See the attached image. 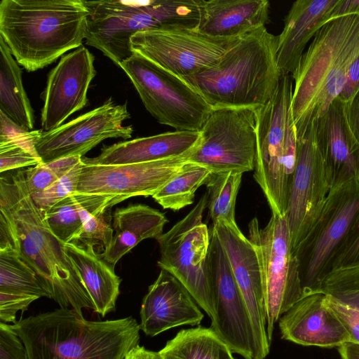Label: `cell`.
<instances>
[{
	"mask_svg": "<svg viewBox=\"0 0 359 359\" xmlns=\"http://www.w3.org/2000/svg\"><path fill=\"white\" fill-rule=\"evenodd\" d=\"M0 210L12 222L20 255L34 269L48 298L83 317L93 303L59 240L45 222L28 191L25 170L1 177Z\"/></svg>",
	"mask_w": 359,
	"mask_h": 359,
	"instance_id": "6da1fadb",
	"label": "cell"
},
{
	"mask_svg": "<svg viewBox=\"0 0 359 359\" xmlns=\"http://www.w3.org/2000/svg\"><path fill=\"white\" fill-rule=\"evenodd\" d=\"M11 327L29 359H124L139 345L141 330L132 316L92 321L62 308L20 318Z\"/></svg>",
	"mask_w": 359,
	"mask_h": 359,
	"instance_id": "7a4b0ae2",
	"label": "cell"
},
{
	"mask_svg": "<svg viewBox=\"0 0 359 359\" xmlns=\"http://www.w3.org/2000/svg\"><path fill=\"white\" fill-rule=\"evenodd\" d=\"M358 52L359 14L332 19L317 32L291 74L297 141L340 95Z\"/></svg>",
	"mask_w": 359,
	"mask_h": 359,
	"instance_id": "3957f363",
	"label": "cell"
},
{
	"mask_svg": "<svg viewBox=\"0 0 359 359\" xmlns=\"http://www.w3.org/2000/svg\"><path fill=\"white\" fill-rule=\"evenodd\" d=\"M88 15L83 0H1L0 36L18 65L34 72L82 46Z\"/></svg>",
	"mask_w": 359,
	"mask_h": 359,
	"instance_id": "277c9868",
	"label": "cell"
},
{
	"mask_svg": "<svg viewBox=\"0 0 359 359\" xmlns=\"http://www.w3.org/2000/svg\"><path fill=\"white\" fill-rule=\"evenodd\" d=\"M276 52L277 36L262 27L243 36L213 67L182 79L212 109H257L279 84Z\"/></svg>",
	"mask_w": 359,
	"mask_h": 359,
	"instance_id": "5b68a950",
	"label": "cell"
},
{
	"mask_svg": "<svg viewBox=\"0 0 359 359\" xmlns=\"http://www.w3.org/2000/svg\"><path fill=\"white\" fill-rule=\"evenodd\" d=\"M83 2L88 12L86 43L118 67L133 54L130 39L135 34L155 29H196L201 16L199 0Z\"/></svg>",
	"mask_w": 359,
	"mask_h": 359,
	"instance_id": "8992f818",
	"label": "cell"
},
{
	"mask_svg": "<svg viewBox=\"0 0 359 359\" xmlns=\"http://www.w3.org/2000/svg\"><path fill=\"white\" fill-rule=\"evenodd\" d=\"M293 79L283 74L272 97L256 109L254 178L272 214L286 215L296 167L297 138L292 114Z\"/></svg>",
	"mask_w": 359,
	"mask_h": 359,
	"instance_id": "52a82bcc",
	"label": "cell"
},
{
	"mask_svg": "<svg viewBox=\"0 0 359 359\" xmlns=\"http://www.w3.org/2000/svg\"><path fill=\"white\" fill-rule=\"evenodd\" d=\"M248 232L259 262L266 334L271 344L275 323L303 296L299 262L292 248L285 216L272 214L263 228L254 217Z\"/></svg>",
	"mask_w": 359,
	"mask_h": 359,
	"instance_id": "ba28073f",
	"label": "cell"
},
{
	"mask_svg": "<svg viewBox=\"0 0 359 359\" xmlns=\"http://www.w3.org/2000/svg\"><path fill=\"white\" fill-rule=\"evenodd\" d=\"M119 67L159 123L177 131H200L212 108L182 78L135 52Z\"/></svg>",
	"mask_w": 359,
	"mask_h": 359,
	"instance_id": "9c48e42d",
	"label": "cell"
},
{
	"mask_svg": "<svg viewBox=\"0 0 359 359\" xmlns=\"http://www.w3.org/2000/svg\"><path fill=\"white\" fill-rule=\"evenodd\" d=\"M207 203L206 192L184 218L156 240L161 254L158 266L175 277L211 319L214 304L208 266L210 232L203 222Z\"/></svg>",
	"mask_w": 359,
	"mask_h": 359,
	"instance_id": "30bf717a",
	"label": "cell"
},
{
	"mask_svg": "<svg viewBox=\"0 0 359 359\" xmlns=\"http://www.w3.org/2000/svg\"><path fill=\"white\" fill-rule=\"evenodd\" d=\"M359 216V181L330 191L320 216L295 251L303 294L316 292Z\"/></svg>",
	"mask_w": 359,
	"mask_h": 359,
	"instance_id": "8fae6325",
	"label": "cell"
},
{
	"mask_svg": "<svg viewBox=\"0 0 359 359\" xmlns=\"http://www.w3.org/2000/svg\"><path fill=\"white\" fill-rule=\"evenodd\" d=\"M200 140L188 161L212 173H244L255 170L257 114L250 108L212 109L200 130Z\"/></svg>",
	"mask_w": 359,
	"mask_h": 359,
	"instance_id": "7c38bea8",
	"label": "cell"
},
{
	"mask_svg": "<svg viewBox=\"0 0 359 359\" xmlns=\"http://www.w3.org/2000/svg\"><path fill=\"white\" fill-rule=\"evenodd\" d=\"M243 37L217 38L196 29L148 30L131 37L137 53L182 78L215 65Z\"/></svg>",
	"mask_w": 359,
	"mask_h": 359,
	"instance_id": "4fadbf2b",
	"label": "cell"
},
{
	"mask_svg": "<svg viewBox=\"0 0 359 359\" xmlns=\"http://www.w3.org/2000/svg\"><path fill=\"white\" fill-rule=\"evenodd\" d=\"M208 266L214 304L210 328L232 353L244 359H254L255 339L252 320L226 252L212 229Z\"/></svg>",
	"mask_w": 359,
	"mask_h": 359,
	"instance_id": "5bb4252c",
	"label": "cell"
},
{
	"mask_svg": "<svg viewBox=\"0 0 359 359\" xmlns=\"http://www.w3.org/2000/svg\"><path fill=\"white\" fill-rule=\"evenodd\" d=\"M130 118L127 103L116 104L109 97L101 106L67 123L50 131H42L35 142L36 152L43 163L82 157L106 139L130 138L133 126H123Z\"/></svg>",
	"mask_w": 359,
	"mask_h": 359,
	"instance_id": "9a60e30c",
	"label": "cell"
},
{
	"mask_svg": "<svg viewBox=\"0 0 359 359\" xmlns=\"http://www.w3.org/2000/svg\"><path fill=\"white\" fill-rule=\"evenodd\" d=\"M330 191L313 123L297 141L296 167L285 215L294 254L320 216Z\"/></svg>",
	"mask_w": 359,
	"mask_h": 359,
	"instance_id": "2e32d148",
	"label": "cell"
},
{
	"mask_svg": "<svg viewBox=\"0 0 359 359\" xmlns=\"http://www.w3.org/2000/svg\"><path fill=\"white\" fill-rule=\"evenodd\" d=\"M191 152L140 163L90 165L83 162L76 192L119 196L124 200L137 196H152L181 170Z\"/></svg>",
	"mask_w": 359,
	"mask_h": 359,
	"instance_id": "e0dca14e",
	"label": "cell"
},
{
	"mask_svg": "<svg viewBox=\"0 0 359 359\" xmlns=\"http://www.w3.org/2000/svg\"><path fill=\"white\" fill-rule=\"evenodd\" d=\"M231 265L234 278L248 308L255 334L254 359H264L269 353L262 277L257 251L237 224L223 221L213 224Z\"/></svg>",
	"mask_w": 359,
	"mask_h": 359,
	"instance_id": "ac0fdd59",
	"label": "cell"
},
{
	"mask_svg": "<svg viewBox=\"0 0 359 359\" xmlns=\"http://www.w3.org/2000/svg\"><path fill=\"white\" fill-rule=\"evenodd\" d=\"M95 57L83 46L62 56L49 72L42 94L41 124L45 131L63 124L88 101L87 92L96 75Z\"/></svg>",
	"mask_w": 359,
	"mask_h": 359,
	"instance_id": "d6986e66",
	"label": "cell"
},
{
	"mask_svg": "<svg viewBox=\"0 0 359 359\" xmlns=\"http://www.w3.org/2000/svg\"><path fill=\"white\" fill-rule=\"evenodd\" d=\"M282 339L302 346L339 347L353 341L345 324L320 292L303 294L279 319Z\"/></svg>",
	"mask_w": 359,
	"mask_h": 359,
	"instance_id": "ffe728a7",
	"label": "cell"
},
{
	"mask_svg": "<svg viewBox=\"0 0 359 359\" xmlns=\"http://www.w3.org/2000/svg\"><path fill=\"white\" fill-rule=\"evenodd\" d=\"M314 126L330 191L359 181V142L349 128L345 102L334 100Z\"/></svg>",
	"mask_w": 359,
	"mask_h": 359,
	"instance_id": "44dd1931",
	"label": "cell"
},
{
	"mask_svg": "<svg viewBox=\"0 0 359 359\" xmlns=\"http://www.w3.org/2000/svg\"><path fill=\"white\" fill-rule=\"evenodd\" d=\"M196 304L175 277L161 269L142 299L140 329L154 337L175 327L198 325L204 316Z\"/></svg>",
	"mask_w": 359,
	"mask_h": 359,
	"instance_id": "7402d4cb",
	"label": "cell"
},
{
	"mask_svg": "<svg viewBox=\"0 0 359 359\" xmlns=\"http://www.w3.org/2000/svg\"><path fill=\"white\" fill-rule=\"evenodd\" d=\"M339 0H297L284 19L277 36L276 57L281 74H292L309 41L328 21Z\"/></svg>",
	"mask_w": 359,
	"mask_h": 359,
	"instance_id": "603a6c76",
	"label": "cell"
},
{
	"mask_svg": "<svg viewBox=\"0 0 359 359\" xmlns=\"http://www.w3.org/2000/svg\"><path fill=\"white\" fill-rule=\"evenodd\" d=\"M200 131H174L136 138L104 147L94 158H82L85 164L123 165L152 162L191 152L198 144Z\"/></svg>",
	"mask_w": 359,
	"mask_h": 359,
	"instance_id": "cb8c5ba5",
	"label": "cell"
},
{
	"mask_svg": "<svg viewBox=\"0 0 359 359\" xmlns=\"http://www.w3.org/2000/svg\"><path fill=\"white\" fill-rule=\"evenodd\" d=\"M199 6L196 30L212 37H243L269 22L267 0H199Z\"/></svg>",
	"mask_w": 359,
	"mask_h": 359,
	"instance_id": "d4e9b609",
	"label": "cell"
},
{
	"mask_svg": "<svg viewBox=\"0 0 359 359\" xmlns=\"http://www.w3.org/2000/svg\"><path fill=\"white\" fill-rule=\"evenodd\" d=\"M65 250L93 303V311L102 317L114 311L121 279L96 252L93 242L65 243Z\"/></svg>",
	"mask_w": 359,
	"mask_h": 359,
	"instance_id": "484cf974",
	"label": "cell"
},
{
	"mask_svg": "<svg viewBox=\"0 0 359 359\" xmlns=\"http://www.w3.org/2000/svg\"><path fill=\"white\" fill-rule=\"evenodd\" d=\"M167 222L163 212L147 205L117 208L113 215L112 241L101 256L114 268L120 259L140 242L160 236Z\"/></svg>",
	"mask_w": 359,
	"mask_h": 359,
	"instance_id": "4316f807",
	"label": "cell"
},
{
	"mask_svg": "<svg viewBox=\"0 0 359 359\" xmlns=\"http://www.w3.org/2000/svg\"><path fill=\"white\" fill-rule=\"evenodd\" d=\"M0 111L25 130H33L34 110L23 86L22 69L1 36Z\"/></svg>",
	"mask_w": 359,
	"mask_h": 359,
	"instance_id": "83f0119b",
	"label": "cell"
},
{
	"mask_svg": "<svg viewBox=\"0 0 359 359\" xmlns=\"http://www.w3.org/2000/svg\"><path fill=\"white\" fill-rule=\"evenodd\" d=\"M158 353L161 359H234L215 332L203 327L180 330Z\"/></svg>",
	"mask_w": 359,
	"mask_h": 359,
	"instance_id": "f1b7e54d",
	"label": "cell"
},
{
	"mask_svg": "<svg viewBox=\"0 0 359 359\" xmlns=\"http://www.w3.org/2000/svg\"><path fill=\"white\" fill-rule=\"evenodd\" d=\"M211 173L206 168L187 161L152 197L163 208L177 211L194 203L196 190L205 184Z\"/></svg>",
	"mask_w": 359,
	"mask_h": 359,
	"instance_id": "f546056e",
	"label": "cell"
},
{
	"mask_svg": "<svg viewBox=\"0 0 359 359\" xmlns=\"http://www.w3.org/2000/svg\"><path fill=\"white\" fill-rule=\"evenodd\" d=\"M242 175L233 172L211 173L207 180V207L213 224L223 221L229 224H237L235 206Z\"/></svg>",
	"mask_w": 359,
	"mask_h": 359,
	"instance_id": "4dcf8cb0",
	"label": "cell"
},
{
	"mask_svg": "<svg viewBox=\"0 0 359 359\" xmlns=\"http://www.w3.org/2000/svg\"><path fill=\"white\" fill-rule=\"evenodd\" d=\"M87 196L76 192L70 194L42 214L48 226L64 243L79 240L83 226L80 210Z\"/></svg>",
	"mask_w": 359,
	"mask_h": 359,
	"instance_id": "1f68e13d",
	"label": "cell"
},
{
	"mask_svg": "<svg viewBox=\"0 0 359 359\" xmlns=\"http://www.w3.org/2000/svg\"><path fill=\"white\" fill-rule=\"evenodd\" d=\"M0 291L48 298L36 272L15 252H0Z\"/></svg>",
	"mask_w": 359,
	"mask_h": 359,
	"instance_id": "d6a6232c",
	"label": "cell"
},
{
	"mask_svg": "<svg viewBox=\"0 0 359 359\" xmlns=\"http://www.w3.org/2000/svg\"><path fill=\"white\" fill-rule=\"evenodd\" d=\"M317 291L339 305L359 311V264L332 270L320 282Z\"/></svg>",
	"mask_w": 359,
	"mask_h": 359,
	"instance_id": "836d02e7",
	"label": "cell"
},
{
	"mask_svg": "<svg viewBox=\"0 0 359 359\" xmlns=\"http://www.w3.org/2000/svg\"><path fill=\"white\" fill-rule=\"evenodd\" d=\"M81 161L80 156H72L41 163L25 170V181L30 196L49 187Z\"/></svg>",
	"mask_w": 359,
	"mask_h": 359,
	"instance_id": "e575fe53",
	"label": "cell"
},
{
	"mask_svg": "<svg viewBox=\"0 0 359 359\" xmlns=\"http://www.w3.org/2000/svg\"><path fill=\"white\" fill-rule=\"evenodd\" d=\"M82 165L81 161L49 187L31 196L41 214L59 201L76 193Z\"/></svg>",
	"mask_w": 359,
	"mask_h": 359,
	"instance_id": "d590c367",
	"label": "cell"
},
{
	"mask_svg": "<svg viewBox=\"0 0 359 359\" xmlns=\"http://www.w3.org/2000/svg\"><path fill=\"white\" fill-rule=\"evenodd\" d=\"M109 210H102L88 216L83 222L79 240L99 241L102 243L104 250H107L114 236V229L110 224L111 217L109 214Z\"/></svg>",
	"mask_w": 359,
	"mask_h": 359,
	"instance_id": "8d00e7d4",
	"label": "cell"
},
{
	"mask_svg": "<svg viewBox=\"0 0 359 359\" xmlns=\"http://www.w3.org/2000/svg\"><path fill=\"white\" fill-rule=\"evenodd\" d=\"M43 163L40 156L22 145L13 142L0 143V172Z\"/></svg>",
	"mask_w": 359,
	"mask_h": 359,
	"instance_id": "74e56055",
	"label": "cell"
},
{
	"mask_svg": "<svg viewBox=\"0 0 359 359\" xmlns=\"http://www.w3.org/2000/svg\"><path fill=\"white\" fill-rule=\"evenodd\" d=\"M0 143H16L39 156L35 148V142L42 130L27 131L1 111H0Z\"/></svg>",
	"mask_w": 359,
	"mask_h": 359,
	"instance_id": "f35d334b",
	"label": "cell"
},
{
	"mask_svg": "<svg viewBox=\"0 0 359 359\" xmlns=\"http://www.w3.org/2000/svg\"><path fill=\"white\" fill-rule=\"evenodd\" d=\"M39 298L35 295L0 291V321L15 323L17 313L27 310L29 306Z\"/></svg>",
	"mask_w": 359,
	"mask_h": 359,
	"instance_id": "ab89813d",
	"label": "cell"
},
{
	"mask_svg": "<svg viewBox=\"0 0 359 359\" xmlns=\"http://www.w3.org/2000/svg\"><path fill=\"white\" fill-rule=\"evenodd\" d=\"M0 359H29L21 339L11 327L0 322Z\"/></svg>",
	"mask_w": 359,
	"mask_h": 359,
	"instance_id": "60d3db41",
	"label": "cell"
},
{
	"mask_svg": "<svg viewBox=\"0 0 359 359\" xmlns=\"http://www.w3.org/2000/svg\"><path fill=\"white\" fill-rule=\"evenodd\" d=\"M359 264V216L337 255L332 270Z\"/></svg>",
	"mask_w": 359,
	"mask_h": 359,
	"instance_id": "b9f144b4",
	"label": "cell"
},
{
	"mask_svg": "<svg viewBox=\"0 0 359 359\" xmlns=\"http://www.w3.org/2000/svg\"><path fill=\"white\" fill-rule=\"evenodd\" d=\"M0 252L20 254L18 239L13 224L2 210H0Z\"/></svg>",
	"mask_w": 359,
	"mask_h": 359,
	"instance_id": "7bdbcfd3",
	"label": "cell"
},
{
	"mask_svg": "<svg viewBox=\"0 0 359 359\" xmlns=\"http://www.w3.org/2000/svg\"><path fill=\"white\" fill-rule=\"evenodd\" d=\"M359 90V52L348 70L345 86L338 97L341 101L348 102Z\"/></svg>",
	"mask_w": 359,
	"mask_h": 359,
	"instance_id": "ee69618b",
	"label": "cell"
},
{
	"mask_svg": "<svg viewBox=\"0 0 359 359\" xmlns=\"http://www.w3.org/2000/svg\"><path fill=\"white\" fill-rule=\"evenodd\" d=\"M327 302L329 306L334 311L345 324L353 341L359 343V322L357 321L356 319L353 317L343 306L330 300L327 297Z\"/></svg>",
	"mask_w": 359,
	"mask_h": 359,
	"instance_id": "f6af8a7d",
	"label": "cell"
},
{
	"mask_svg": "<svg viewBox=\"0 0 359 359\" xmlns=\"http://www.w3.org/2000/svg\"><path fill=\"white\" fill-rule=\"evenodd\" d=\"M345 111L349 128L359 142V90L345 103Z\"/></svg>",
	"mask_w": 359,
	"mask_h": 359,
	"instance_id": "bcb514c9",
	"label": "cell"
},
{
	"mask_svg": "<svg viewBox=\"0 0 359 359\" xmlns=\"http://www.w3.org/2000/svg\"><path fill=\"white\" fill-rule=\"evenodd\" d=\"M351 14H359V0H339L332 11V18Z\"/></svg>",
	"mask_w": 359,
	"mask_h": 359,
	"instance_id": "7dc6e473",
	"label": "cell"
},
{
	"mask_svg": "<svg viewBox=\"0 0 359 359\" xmlns=\"http://www.w3.org/2000/svg\"><path fill=\"white\" fill-rule=\"evenodd\" d=\"M341 359H359V343L346 342L338 347Z\"/></svg>",
	"mask_w": 359,
	"mask_h": 359,
	"instance_id": "c3c4849f",
	"label": "cell"
},
{
	"mask_svg": "<svg viewBox=\"0 0 359 359\" xmlns=\"http://www.w3.org/2000/svg\"><path fill=\"white\" fill-rule=\"evenodd\" d=\"M124 359H161L158 352L147 350L138 345L133 348Z\"/></svg>",
	"mask_w": 359,
	"mask_h": 359,
	"instance_id": "681fc988",
	"label": "cell"
},
{
	"mask_svg": "<svg viewBox=\"0 0 359 359\" xmlns=\"http://www.w3.org/2000/svg\"><path fill=\"white\" fill-rule=\"evenodd\" d=\"M346 308V307H345ZM346 310L348 311V312L353 316L354 317L357 321L359 322V311H353V310H351L349 309H347L346 308Z\"/></svg>",
	"mask_w": 359,
	"mask_h": 359,
	"instance_id": "f907efd6",
	"label": "cell"
}]
</instances>
